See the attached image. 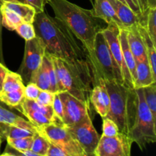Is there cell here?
Returning a JSON list of instances; mask_svg holds the SVG:
<instances>
[{
	"label": "cell",
	"mask_w": 156,
	"mask_h": 156,
	"mask_svg": "<svg viewBox=\"0 0 156 156\" xmlns=\"http://www.w3.org/2000/svg\"><path fill=\"white\" fill-rule=\"evenodd\" d=\"M58 94L62 104V124L64 126H73L91 117V111L80 100L67 91H59Z\"/></svg>",
	"instance_id": "8fae6325"
},
{
	"label": "cell",
	"mask_w": 156,
	"mask_h": 156,
	"mask_svg": "<svg viewBox=\"0 0 156 156\" xmlns=\"http://www.w3.org/2000/svg\"><path fill=\"white\" fill-rule=\"evenodd\" d=\"M101 30L109 46V49L111 50L113 58L118 66L119 69L120 70L123 85L129 89H133V82L132 78L129 74L126 62L123 59V53H122L120 37H119L120 28L116 24H111V25H108L106 28L102 29Z\"/></svg>",
	"instance_id": "9c48e42d"
},
{
	"label": "cell",
	"mask_w": 156,
	"mask_h": 156,
	"mask_svg": "<svg viewBox=\"0 0 156 156\" xmlns=\"http://www.w3.org/2000/svg\"><path fill=\"white\" fill-rule=\"evenodd\" d=\"M120 41L121 45L122 53H123V59H124L126 65L129 69V74L132 78L133 82H134L136 75V60L133 57L132 52L129 49V44L127 41V32L126 29H120Z\"/></svg>",
	"instance_id": "d6986e66"
},
{
	"label": "cell",
	"mask_w": 156,
	"mask_h": 156,
	"mask_svg": "<svg viewBox=\"0 0 156 156\" xmlns=\"http://www.w3.org/2000/svg\"><path fill=\"white\" fill-rule=\"evenodd\" d=\"M137 25L126 29L127 32L128 44L136 62L148 61L146 46L143 37L139 31Z\"/></svg>",
	"instance_id": "5bb4252c"
},
{
	"label": "cell",
	"mask_w": 156,
	"mask_h": 156,
	"mask_svg": "<svg viewBox=\"0 0 156 156\" xmlns=\"http://www.w3.org/2000/svg\"><path fill=\"white\" fill-rule=\"evenodd\" d=\"M55 93H52L49 91L45 90H41L37 98L35 101L38 104L46 106H52L54 100Z\"/></svg>",
	"instance_id": "e575fe53"
},
{
	"label": "cell",
	"mask_w": 156,
	"mask_h": 156,
	"mask_svg": "<svg viewBox=\"0 0 156 156\" xmlns=\"http://www.w3.org/2000/svg\"><path fill=\"white\" fill-rule=\"evenodd\" d=\"M83 149L87 156H94V150L100 136L92 123L91 117L73 126H65Z\"/></svg>",
	"instance_id": "30bf717a"
},
{
	"label": "cell",
	"mask_w": 156,
	"mask_h": 156,
	"mask_svg": "<svg viewBox=\"0 0 156 156\" xmlns=\"http://www.w3.org/2000/svg\"><path fill=\"white\" fill-rule=\"evenodd\" d=\"M17 2L25 3V0H0V2H1L2 4L3 2Z\"/></svg>",
	"instance_id": "ee69618b"
},
{
	"label": "cell",
	"mask_w": 156,
	"mask_h": 156,
	"mask_svg": "<svg viewBox=\"0 0 156 156\" xmlns=\"http://www.w3.org/2000/svg\"><path fill=\"white\" fill-rule=\"evenodd\" d=\"M90 2H91V4H93V2H94V0H90Z\"/></svg>",
	"instance_id": "7dc6e473"
},
{
	"label": "cell",
	"mask_w": 156,
	"mask_h": 156,
	"mask_svg": "<svg viewBox=\"0 0 156 156\" xmlns=\"http://www.w3.org/2000/svg\"><path fill=\"white\" fill-rule=\"evenodd\" d=\"M44 59L47 65V71H48L49 77H50V91L52 93H57L58 88L57 82H56V74L51 58L48 54L45 53Z\"/></svg>",
	"instance_id": "1f68e13d"
},
{
	"label": "cell",
	"mask_w": 156,
	"mask_h": 156,
	"mask_svg": "<svg viewBox=\"0 0 156 156\" xmlns=\"http://www.w3.org/2000/svg\"><path fill=\"white\" fill-rule=\"evenodd\" d=\"M91 104L101 117H106L110 108V97L104 80H99L90 94Z\"/></svg>",
	"instance_id": "4fadbf2b"
},
{
	"label": "cell",
	"mask_w": 156,
	"mask_h": 156,
	"mask_svg": "<svg viewBox=\"0 0 156 156\" xmlns=\"http://www.w3.org/2000/svg\"><path fill=\"white\" fill-rule=\"evenodd\" d=\"M2 3L0 2V9H1ZM2 15H1V10H0V62H3L4 59H3L2 56Z\"/></svg>",
	"instance_id": "7bdbcfd3"
},
{
	"label": "cell",
	"mask_w": 156,
	"mask_h": 156,
	"mask_svg": "<svg viewBox=\"0 0 156 156\" xmlns=\"http://www.w3.org/2000/svg\"><path fill=\"white\" fill-rule=\"evenodd\" d=\"M37 132L62 149L67 156H87L79 143L62 123H51L37 129Z\"/></svg>",
	"instance_id": "52a82bcc"
},
{
	"label": "cell",
	"mask_w": 156,
	"mask_h": 156,
	"mask_svg": "<svg viewBox=\"0 0 156 156\" xmlns=\"http://www.w3.org/2000/svg\"><path fill=\"white\" fill-rule=\"evenodd\" d=\"M5 152H12V153H14L15 155L18 156H41L40 155H37V154L34 153V152H33L30 150H27V151H24V152H18V151L12 149V148H11L10 146H8V145H7V147H6L5 149Z\"/></svg>",
	"instance_id": "60d3db41"
},
{
	"label": "cell",
	"mask_w": 156,
	"mask_h": 156,
	"mask_svg": "<svg viewBox=\"0 0 156 156\" xmlns=\"http://www.w3.org/2000/svg\"><path fill=\"white\" fill-rule=\"evenodd\" d=\"M46 156H67L65 152L59 149L58 146H55L53 143H50V147H49L48 151Z\"/></svg>",
	"instance_id": "ab89813d"
},
{
	"label": "cell",
	"mask_w": 156,
	"mask_h": 156,
	"mask_svg": "<svg viewBox=\"0 0 156 156\" xmlns=\"http://www.w3.org/2000/svg\"><path fill=\"white\" fill-rule=\"evenodd\" d=\"M155 82L156 79L152 75L149 62H136V75L133 82L134 89L144 88Z\"/></svg>",
	"instance_id": "e0dca14e"
},
{
	"label": "cell",
	"mask_w": 156,
	"mask_h": 156,
	"mask_svg": "<svg viewBox=\"0 0 156 156\" xmlns=\"http://www.w3.org/2000/svg\"><path fill=\"white\" fill-rule=\"evenodd\" d=\"M92 5V12L96 18L104 20L108 25L116 24L120 29L123 28L114 8L108 0H94Z\"/></svg>",
	"instance_id": "9a60e30c"
},
{
	"label": "cell",
	"mask_w": 156,
	"mask_h": 156,
	"mask_svg": "<svg viewBox=\"0 0 156 156\" xmlns=\"http://www.w3.org/2000/svg\"><path fill=\"white\" fill-rule=\"evenodd\" d=\"M103 119V133L102 135L108 137H113L120 133L118 127L115 122L108 117H102Z\"/></svg>",
	"instance_id": "836d02e7"
},
{
	"label": "cell",
	"mask_w": 156,
	"mask_h": 156,
	"mask_svg": "<svg viewBox=\"0 0 156 156\" xmlns=\"http://www.w3.org/2000/svg\"><path fill=\"white\" fill-rule=\"evenodd\" d=\"M45 53V44L39 37L36 36L30 41H26L24 58L18 69V74L21 76L24 84L30 82L33 73L42 63Z\"/></svg>",
	"instance_id": "ba28073f"
},
{
	"label": "cell",
	"mask_w": 156,
	"mask_h": 156,
	"mask_svg": "<svg viewBox=\"0 0 156 156\" xmlns=\"http://www.w3.org/2000/svg\"><path fill=\"white\" fill-rule=\"evenodd\" d=\"M34 136L24 137L18 139H6L8 146L18 152H24L30 150Z\"/></svg>",
	"instance_id": "f546056e"
},
{
	"label": "cell",
	"mask_w": 156,
	"mask_h": 156,
	"mask_svg": "<svg viewBox=\"0 0 156 156\" xmlns=\"http://www.w3.org/2000/svg\"><path fill=\"white\" fill-rule=\"evenodd\" d=\"M155 120L146 105L143 89H135L133 110L131 117L129 136L141 150L156 141Z\"/></svg>",
	"instance_id": "8992f818"
},
{
	"label": "cell",
	"mask_w": 156,
	"mask_h": 156,
	"mask_svg": "<svg viewBox=\"0 0 156 156\" xmlns=\"http://www.w3.org/2000/svg\"><path fill=\"white\" fill-rule=\"evenodd\" d=\"M50 142L41 134L36 133L34 136L30 151L41 156H46L50 147Z\"/></svg>",
	"instance_id": "83f0119b"
},
{
	"label": "cell",
	"mask_w": 156,
	"mask_h": 156,
	"mask_svg": "<svg viewBox=\"0 0 156 156\" xmlns=\"http://www.w3.org/2000/svg\"><path fill=\"white\" fill-rule=\"evenodd\" d=\"M48 4L55 18L62 21L82 43L85 53L91 52L96 34L102 30L92 9H83L68 0H49Z\"/></svg>",
	"instance_id": "7a4b0ae2"
},
{
	"label": "cell",
	"mask_w": 156,
	"mask_h": 156,
	"mask_svg": "<svg viewBox=\"0 0 156 156\" xmlns=\"http://www.w3.org/2000/svg\"><path fill=\"white\" fill-rule=\"evenodd\" d=\"M0 156H18V155H15V154L12 153V152H5V151L2 154H1V155H0Z\"/></svg>",
	"instance_id": "f6af8a7d"
},
{
	"label": "cell",
	"mask_w": 156,
	"mask_h": 156,
	"mask_svg": "<svg viewBox=\"0 0 156 156\" xmlns=\"http://www.w3.org/2000/svg\"><path fill=\"white\" fill-rule=\"evenodd\" d=\"M146 105L156 119V82L142 88Z\"/></svg>",
	"instance_id": "f1b7e54d"
},
{
	"label": "cell",
	"mask_w": 156,
	"mask_h": 156,
	"mask_svg": "<svg viewBox=\"0 0 156 156\" xmlns=\"http://www.w3.org/2000/svg\"><path fill=\"white\" fill-rule=\"evenodd\" d=\"M21 104L24 105V106L27 107V108H30V109L34 110V111L41 113L44 116H46L53 123H61L55 117L53 107L52 106H46V105H40L36 101L28 100V99L26 98H24Z\"/></svg>",
	"instance_id": "484cf974"
},
{
	"label": "cell",
	"mask_w": 156,
	"mask_h": 156,
	"mask_svg": "<svg viewBox=\"0 0 156 156\" xmlns=\"http://www.w3.org/2000/svg\"><path fill=\"white\" fill-rule=\"evenodd\" d=\"M50 56L56 71L58 92L67 91L85 104L91 111L90 94L93 82L91 76L60 59Z\"/></svg>",
	"instance_id": "3957f363"
},
{
	"label": "cell",
	"mask_w": 156,
	"mask_h": 156,
	"mask_svg": "<svg viewBox=\"0 0 156 156\" xmlns=\"http://www.w3.org/2000/svg\"><path fill=\"white\" fill-rule=\"evenodd\" d=\"M137 27L146 46L148 61L152 72V75L154 78L156 79V44L151 39L150 36L144 27H142L141 25L138 24Z\"/></svg>",
	"instance_id": "ffe728a7"
},
{
	"label": "cell",
	"mask_w": 156,
	"mask_h": 156,
	"mask_svg": "<svg viewBox=\"0 0 156 156\" xmlns=\"http://www.w3.org/2000/svg\"><path fill=\"white\" fill-rule=\"evenodd\" d=\"M40 91H41V89L34 83L29 82L28 83H27V85L24 86V98L35 101L37 98Z\"/></svg>",
	"instance_id": "d590c367"
},
{
	"label": "cell",
	"mask_w": 156,
	"mask_h": 156,
	"mask_svg": "<svg viewBox=\"0 0 156 156\" xmlns=\"http://www.w3.org/2000/svg\"><path fill=\"white\" fill-rule=\"evenodd\" d=\"M133 140L123 133L113 137L100 136L94 156H131Z\"/></svg>",
	"instance_id": "7c38bea8"
},
{
	"label": "cell",
	"mask_w": 156,
	"mask_h": 156,
	"mask_svg": "<svg viewBox=\"0 0 156 156\" xmlns=\"http://www.w3.org/2000/svg\"><path fill=\"white\" fill-rule=\"evenodd\" d=\"M156 7L149 8L146 17L145 28L150 36L151 39L156 44Z\"/></svg>",
	"instance_id": "4dcf8cb0"
},
{
	"label": "cell",
	"mask_w": 156,
	"mask_h": 156,
	"mask_svg": "<svg viewBox=\"0 0 156 156\" xmlns=\"http://www.w3.org/2000/svg\"><path fill=\"white\" fill-rule=\"evenodd\" d=\"M114 8L117 18L121 22L123 28L128 29L139 24L140 17L134 13L126 5L123 4L119 0H108Z\"/></svg>",
	"instance_id": "2e32d148"
},
{
	"label": "cell",
	"mask_w": 156,
	"mask_h": 156,
	"mask_svg": "<svg viewBox=\"0 0 156 156\" xmlns=\"http://www.w3.org/2000/svg\"><path fill=\"white\" fill-rule=\"evenodd\" d=\"M53 112L56 118L59 120V122L62 123V117H63V111H62V104L61 101L59 96L57 93H55L54 100H53Z\"/></svg>",
	"instance_id": "8d00e7d4"
},
{
	"label": "cell",
	"mask_w": 156,
	"mask_h": 156,
	"mask_svg": "<svg viewBox=\"0 0 156 156\" xmlns=\"http://www.w3.org/2000/svg\"><path fill=\"white\" fill-rule=\"evenodd\" d=\"M2 5H4L8 9L16 12L22 18L24 22L30 23V24L34 23L37 13L34 9L29 5L17 2H3Z\"/></svg>",
	"instance_id": "44dd1931"
},
{
	"label": "cell",
	"mask_w": 156,
	"mask_h": 156,
	"mask_svg": "<svg viewBox=\"0 0 156 156\" xmlns=\"http://www.w3.org/2000/svg\"><path fill=\"white\" fill-rule=\"evenodd\" d=\"M17 108H18L17 109L21 114H23V115H24L27 117V120L29 122H30L35 126L36 129H38V128L42 127V126H45V125L53 123L46 116H44V114L38 112V111H34V110L30 109V108L24 106L22 104H21Z\"/></svg>",
	"instance_id": "7402d4cb"
},
{
	"label": "cell",
	"mask_w": 156,
	"mask_h": 156,
	"mask_svg": "<svg viewBox=\"0 0 156 156\" xmlns=\"http://www.w3.org/2000/svg\"><path fill=\"white\" fill-rule=\"evenodd\" d=\"M8 71H9V69L5 66L2 62H0V91H2V88L3 82H4L5 77Z\"/></svg>",
	"instance_id": "b9f144b4"
},
{
	"label": "cell",
	"mask_w": 156,
	"mask_h": 156,
	"mask_svg": "<svg viewBox=\"0 0 156 156\" xmlns=\"http://www.w3.org/2000/svg\"><path fill=\"white\" fill-rule=\"evenodd\" d=\"M24 86L25 85L23 82L21 76L18 73L9 70L5 77L1 91L9 92V91H16V90L24 88Z\"/></svg>",
	"instance_id": "d4e9b609"
},
{
	"label": "cell",
	"mask_w": 156,
	"mask_h": 156,
	"mask_svg": "<svg viewBox=\"0 0 156 156\" xmlns=\"http://www.w3.org/2000/svg\"><path fill=\"white\" fill-rule=\"evenodd\" d=\"M105 82L110 97V108L106 117L115 122L120 133L129 136L135 89H129L117 81Z\"/></svg>",
	"instance_id": "5b68a950"
},
{
	"label": "cell",
	"mask_w": 156,
	"mask_h": 156,
	"mask_svg": "<svg viewBox=\"0 0 156 156\" xmlns=\"http://www.w3.org/2000/svg\"><path fill=\"white\" fill-rule=\"evenodd\" d=\"M2 25L9 30H15L16 27L24 22L22 18L14 11L8 9L7 7L2 4L1 5Z\"/></svg>",
	"instance_id": "cb8c5ba5"
},
{
	"label": "cell",
	"mask_w": 156,
	"mask_h": 156,
	"mask_svg": "<svg viewBox=\"0 0 156 156\" xmlns=\"http://www.w3.org/2000/svg\"><path fill=\"white\" fill-rule=\"evenodd\" d=\"M24 88H22L9 92L0 91V101L12 108H17L24 99Z\"/></svg>",
	"instance_id": "4316f807"
},
{
	"label": "cell",
	"mask_w": 156,
	"mask_h": 156,
	"mask_svg": "<svg viewBox=\"0 0 156 156\" xmlns=\"http://www.w3.org/2000/svg\"><path fill=\"white\" fill-rule=\"evenodd\" d=\"M133 2L135 4V5L140 9V11L141 12L142 17H144L145 15L147 14L148 11H149V2H148V0H132Z\"/></svg>",
	"instance_id": "f35d334b"
},
{
	"label": "cell",
	"mask_w": 156,
	"mask_h": 156,
	"mask_svg": "<svg viewBox=\"0 0 156 156\" xmlns=\"http://www.w3.org/2000/svg\"><path fill=\"white\" fill-rule=\"evenodd\" d=\"M15 31L25 41H30L37 36L33 24L27 22H22L15 29Z\"/></svg>",
	"instance_id": "d6a6232c"
},
{
	"label": "cell",
	"mask_w": 156,
	"mask_h": 156,
	"mask_svg": "<svg viewBox=\"0 0 156 156\" xmlns=\"http://www.w3.org/2000/svg\"><path fill=\"white\" fill-rule=\"evenodd\" d=\"M2 142V137H1V136H0V147H1Z\"/></svg>",
	"instance_id": "bcb514c9"
},
{
	"label": "cell",
	"mask_w": 156,
	"mask_h": 156,
	"mask_svg": "<svg viewBox=\"0 0 156 156\" xmlns=\"http://www.w3.org/2000/svg\"><path fill=\"white\" fill-rule=\"evenodd\" d=\"M86 56L92 73L93 85H96L99 80L117 81L123 85L120 70L113 58L102 30L97 33L93 50L86 53Z\"/></svg>",
	"instance_id": "277c9868"
},
{
	"label": "cell",
	"mask_w": 156,
	"mask_h": 156,
	"mask_svg": "<svg viewBox=\"0 0 156 156\" xmlns=\"http://www.w3.org/2000/svg\"><path fill=\"white\" fill-rule=\"evenodd\" d=\"M48 2L49 0H25L26 4L31 6L37 14L44 12L45 5L48 3Z\"/></svg>",
	"instance_id": "74e56055"
},
{
	"label": "cell",
	"mask_w": 156,
	"mask_h": 156,
	"mask_svg": "<svg viewBox=\"0 0 156 156\" xmlns=\"http://www.w3.org/2000/svg\"><path fill=\"white\" fill-rule=\"evenodd\" d=\"M33 25L37 36L45 44L47 54L60 59L88 74L93 82L92 73L83 47L79 45L76 37L62 21L44 11L36 14Z\"/></svg>",
	"instance_id": "6da1fadb"
},
{
	"label": "cell",
	"mask_w": 156,
	"mask_h": 156,
	"mask_svg": "<svg viewBox=\"0 0 156 156\" xmlns=\"http://www.w3.org/2000/svg\"><path fill=\"white\" fill-rule=\"evenodd\" d=\"M0 123L18 126L23 129H29L34 133H37L35 126L30 122L24 119L22 117H20L18 114H15L9 110L4 108L1 105H0Z\"/></svg>",
	"instance_id": "ac0fdd59"
},
{
	"label": "cell",
	"mask_w": 156,
	"mask_h": 156,
	"mask_svg": "<svg viewBox=\"0 0 156 156\" xmlns=\"http://www.w3.org/2000/svg\"><path fill=\"white\" fill-rule=\"evenodd\" d=\"M30 82L34 83L41 90L50 91V77L47 65L44 59L39 68L33 73Z\"/></svg>",
	"instance_id": "603a6c76"
}]
</instances>
